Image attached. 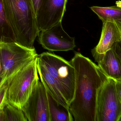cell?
Instances as JSON below:
<instances>
[{"label": "cell", "mask_w": 121, "mask_h": 121, "mask_svg": "<svg viewBox=\"0 0 121 121\" xmlns=\"http://www.w3.org/2000/svg\"><path fill=\"white\" fill-rule=\"evenodd\" d=\"M67 2L68 0H40L36 15L40 32L62 22Z\"/></svg>", "instance_id": "obj_9"}, {"label": "cell", "mask_w": 121, "mask_h": 121, "mask_svg": "<svg viewBox=\"0 0 121 121\" xmlns=\"http://www.w3.org/2000/svg\"><path fill=\"white\" fill-rule=\"evenodd\" d=\"M8 88L7 81H6L0 87V109L3 107L5 103L8 101L7 98V92Z\"/></svg>", "instance_id": "obj_17"}, {"label": "cell", "mask_w": 121, "mask_h": 121, "mask_svg": "<svg viewBox=\"0 0 121 121\" xmlns=\"http://www.w3.org/2000/svg\"><path fill=\"white\" fill-rule=\"evenodd\" d=\"M38 56L20 69L7 81L8 102L22 109L39 80L37 69Z\"/></svg>", "instance_id": "obj_3"}, {"label": "cell", "mask_w": 121, "mask_h": 121, "mask_svg": "<svg viewBox=\"0 0 121 121\" xmlns=\"http://www.w3.org/2000/svg\"><path fill=\"white\" fill-rule=\"evenodd\" d=\"M3 2L16 43L29 49H35L34 43L40 31L32 0H3Z\"/></svg>", "instance_id": "obj_2"}, {"label": "cell", "mask_w": 121, "mask_h": 121, "mask_svg": "<svg viewBox=\"0 0 121 121\" xmlns=\"http://www.w3.org/2000/svg\"><path fill=\"white\" fill-rule=\"evenodd\" d=\"M29 121H50L47 91L39 80L22 108Z\"/></svg>", "instance_id": "obj_7"}, {"label": "cell", "mask_w": 121, "mask_h": 121, "mask_svg": "<svg viewBox=\"0 0 121 121\" xmlns=\"http://www.w3.org/2000/svg\"><path fill=\"white\" fill-rule=\"evenodd\" d=\"M33 3V5L34 8L35 10V13L36 15L37 13V10L39 8V2L40 0H32Z\"/></svg>", "instance_id": "obj_19"}, {"label": "cell", "mask_w": 121, "mask_h": 121, "mask_svg": "<svg viewBox=\"0 0 121 121\" xmlns=\"http://www.w3.org/2000/svg\"><path fill=\"white\" fill-rule=\"evenodd\" d=\"M97 63L98 67L108 78L115 81L121 80V58L112 47Z\"/></svg>", "instance_id": "obj_12"}, {"label": "cell", "mask_w": 121, "mask_h": 121, "mask_svg": "<svg viewBox=\"0 0 121 121\" xmlns=\"http://www.w3.org/2000/svg\"><path fill=\"white\" fill-rule=\"evenodd\" d=\"M46 91L50 121H73V117L69 110L58 104Z\"/></svg>", "instance_id": "obj_14"}, {"label": "cell", "mask_w": 121, "mask_h": 121, "mask_svg": "<svg viewBox=\"0 0 121 121\" xmlns=\"http://www.w3.org/2000/svg\"><path fill=\"white\" fill-rule=\"evenodd\" d=\"M39 37L40 44L49 52L68 51L76 47L75 38L65 31L62 22L50 29L41 31Z\"/></svg>", "instance_id": "obj_8"}, {"label": "cell", "mask_w": 121, "mask_h": 121, "mask_svg": "<svg viewBox=\"0 0 121 121\" xmlns=\"http://www.w3.org/2000/svg\"><path fill=\"white\" fill-rule=\"evenodd\" d=\"M121 100L117 94L115 80L108 78L98 94L95 121H121Z\"/></svg>", "instance_id": "obj_6"}, {"label": "cell", "mask_w": 121, "mask_h": 121, "mask_svg": "<svg viewBox=\"0 0 121 121\" xmlns=\"http://www.w3.org/2000/svg\"><path fill=\"white\" fill-rule=\"evenodd\" d=\"M37 69L41 82L46 90L58 104L69 110V104L64 97L61 88L38 59Z\"/></svg>", "instance_id": "obj_11"}, {"label": "cell", "mask_w": 121, "mask_h": 121, "mask_svg": "<svg viewBox=\"0 0 121 121\" xmlns=\"http://www.w3.org/2000/svg\"><path fill=\"white\" fill-rule=\"evenodd\" d=\"M3 81V71L1 65L0 60V87L2 86Z\"/></svg>", "instance_id": "obj_20"}, {"label": "cell", "mask_w": 121, "mask_h": 121, "mask_svg": "<svg viewBox=\"0 0 121 121\" xmlns=\"http://www.w3.org/2000/svg\"><path fill=\"white\" fill-rule=\"evenodd\" d=\"M115 86L117 96L121 100V80L115 81Z\"/></svg>", "instance_id": "obj_18"}, {"label": "cell", "mask_w": 121, "mask_h": 121, "mask_svg": "<svg viewBox=\"0 0 121 121\" xmlns=\"http://www.w3.org/2000/svg\"><path fill=\"white\" fill-rule=\"evenodd\" d=\"M38 55L15 42L0 44V60L3 71L2 85Z\"/></svg>", "instance_id": "obj_5"}, {"label": "cell", "mask_w": 121, "mask_h": 121, "mask_svg": "<svg viewBox=\"0 0 121 121\" xmlns=\"http://www.w3.org/2000/svg\"><path fill=\"white\" fill-rule=\"evenodd\" d=\"M3 121H27L22 109L10 103L8 101L1 108Z\"/></svg>", "instance_id": "obj_16"}, {"label": "cell", "mask_w": 121, "mask_h": 121, "mask_svg": "<svg viewBox=\"0 0 121 121\" xmlns=\"http://www.w3.org/2000/svg\"><path fill=\"white\" fill-rule=\"evenodd\" d=\"M38 60L61 88L69 104L74 98L75 69L70 61L50 52L38 55Z\"/></svg>", "instance_id": "obj_4"}, {"label": "cell", "mask_w": 121, "mask_h": 121, "mask_svg": "<svg viewBox=\"0 0 121 121\" xmlns=\"http://www.w3.org/2000/svg\"><path fill=\"white\" fill-rule=\"evenodd\" d=\"M120 41L121 25L113 22H107L103 23L99 41L91 51L95 62H99L115 43Z\"/></svg>", "instance_id": "obj_10"}, {"label": "cell", "mask_w": 121, "mask_h": 121, "mask_svg": "<svg viewBox=\"0 0 121 121\" xmlns=\"http://www.w3.org/2000/svg\"><path fill=\"white\" fill-rule=\"evenodd\" d=\"M75 69L73 99L69 111L75 121H95L98 94L108 77L88 57L75 52L70 61Z\"/></svg>", "instance_id": "obj_1"}, {"label": "cell", "mask_w": 121, "mask_h": 121, "mask_svg": "<svg viewBox=\"0 0 121 121\" xmlns=\"http://www.w3.org/2000/svg\"><path fill=\"white\" fill-rule=\"evenodd\" d=\"M15 42L13 30L7 19L3 0H0V44Z\"/></svg>", "instance_id": "obj_15"}, {"label": "cell", "mask_w": 121, "mask_h": 121, "mask_svg": "<svg viewBox=\"0 0 121 121\" xmlns=\"http://www.w3.org/2000/svg\"><path fill=\"white\" fill-rule=\"evenodd\" d=\"M91 9L95 13L103 23L113 22L121 25V4L109 7L92 6Z\"/></svg>", "instance_id": "obj_13"}]
</instances>
